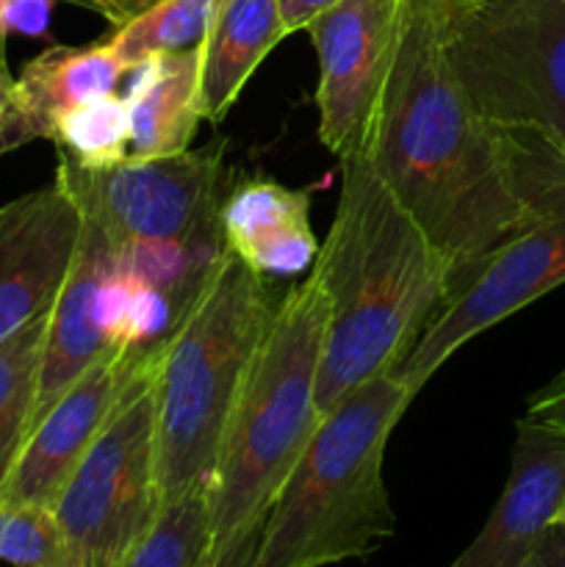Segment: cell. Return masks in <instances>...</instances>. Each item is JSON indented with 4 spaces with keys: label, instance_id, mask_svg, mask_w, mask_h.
Masks as SVG:
<instances>
[{
    "label": "cell",
    "instance_id": "cell-1",
    "mask_svg": "<svg viewBox=\"0 0 565 567\" xmlns=\"http://www.w3.org/2000/svg\"><path fill=\"white\" fill-rule=\"evenodd\" d=\"M360 150L458 275L565 216V166L493 131L454 81L438 0H404L397 59Z\"/></svg>",
    "mask_w": 565,
    "mask_h": 567
},
{
    "label": "cell",
    "instance_id": "cell-2",
    "mask_svg": "<svg viewBox=\"0 0 565 567\" xmlns=\"http://www.w3.org/2000/svg\"><path fill=\"white\" fill-rule=\"evenodd\" d=\"M310 271L327 297L321 419L366 380L399 371L460 277L363 150L341 158L338 208Z\"/></svg>",
    "mask_w": 565,
    "mask_h": 567
},
{
    "label": "cell",
    "instance_id": "cell-3",
    "mask_svg": "<svg viewBox=\"0 0 565 567\" xmlns=\"http://www.w3.org/2000/svg\"><path fill=\"white\" fill-rule=\"evenodd\" d=\"M413 399L391 371L366 380L319 421L266 513L253 567H330L380 551L397 532L382 460Z\"/></svg>",
    "mask_w": 565,
    "mask_h": 567
},
{
    "label": "cell",
    "instance_id": "cell-4",
    "mask_svg": "<svg viewBox=\"0 0 565 567\" xmlns=\"http://www.w3.org/2000/svg\"><path fill=\"white\" fill-rule=\"evenodd\" d=\"M269 280L222 247L170 336L155 343L161 498L208 487L222 435L277 305Z\"/></svg>",
    "mask_w": 565,
    "mask_h": 567
},
{
    "label": "cell",
    "instance_id": "cell-5",
    "mask_svg": "<svg viewBox=\"0 0 565 567\" xmlns=\"http://www.w3.org/2000/svg\"><path fill=\"white\" fill-rule=\"evenodd\" d=\"M325 332L327 297L310 271L277 299L227 419L208 485L210 554L266 518L314 437Z\"/></svg>",
    "mask_w": 565,
    "mask_h": 567
},
{
    "label": "cell",
    "instance_id": "cell-6",
    "mask_svg": "<svg viewBox=\"0 0 565 567\" xmlns=\"http://www.w3.org/2000/svg\"><path fill=\"white\" fill-rule=\"evenodd\" d=\"M441 48L471 109L565 166V0H438Z\"/></svg>",
    "mask_w": 565,
    "mask_h": 567
},
{
    "label": "cell",
    "instance_id": "cell-7",
    "mask_svg": "<svg viewBox=\"0 0 565 567\" xmlns=\"http://www.w3.org/2000/svg\"><path fill=\"white\" fill-rule=\"evenodd\" d=\"M153 354L50 507L66 567H120L164 509Z\"/></svg>",
    "mask_w": 565,
    "mask_h": 567
},
{
    "label": "cell",
    "instance_id": "cell-8",
    "mask_svg": "<svg viewBox=\"0 0 565 567\" xmlns=\"http://www.w3.org/2000/svg\"><path fill=\"white\" fill-rule=\"evenodd\" d=\"M55 183L116 247L183 244L203 252L225 247L219 210L233 188L225 142L175 155L125 158L109 169H81L59 155Z\"/></svg>",
    "mask_w": 565,
    "mask_h": 567
},
{
    "label": "cell",
    "instance_id": "cell-9",
    "mask_svg": "<svg viewBox=\"0 0 565 567\" xmlns=\"http://www.w3.org/2000/svg\"><path fill=\"white\" fill-rule=\"evenodd\" d=\"M565 282V216L541 221L487 255L427 324L399 377L413 396L458 349Z\"/></svg>",
    "mask_w": 565,
    "mask_h": 567
},
{
    "label": "cell",
    "instance_id": "cell-10",
    "mask_svg": "<svg viewBox=\"0 0 565 567\" xmlns=\"http://www.w3.org/2000/svg\"><path fill=\"white\" fill-rule=\"evenodd\" d=\"M402 22L404 0H338L305 28L319 59V138L338 161L360 150L369 133Z\"/></svg>",
    "mask_w": 565,
    "mask_h": 567
},
{
    "label": "cell",
    "instance_id": "cell-11",
    "mask_svg": "<svg viewBox=\"0 0 565 567\" xmlns=\"http://www.w3.org/2000/svg\"><path fill=\"white\" fill-rule=\"evenodd\" d=\"M153 349L114 347L94 360L37 421L0 487V498L53 507L64 482L89 452L138 371L147 365Z\"/></svg>",
    "mask_w": 565,
    "mask_h": 567
},
{
    "label": "cell",
    "instance_id": "cell-12",
    "mask_svg": "<svg viewBox=\"0 0 565 567\" xmlns=\"http://www.w3.org/2000/svg\"><path fill=\"white\" fill-rule=\"evenodd\" d=\"M81 227V208L55 181L0 205V341L53 308Z\"/></svg>",
    "mask_w": 565,
    "mask_h": 567
},
{
    "label": "cell",
    "instance_id": "cell-13",
    "mask_svg": "<svg viewBox=\"0 0 565 567\" xmlns=\"http://www.w3.org/2000/svg\"><path fill=\"white\" fill-rule=\"evenodd\" d=\"M565 502V435L515 421L510 476L480 535L446 567H524Z\"/></svg>",
    "mask_w": 565,
    "mask_h": 567
},
{
    "label": "cell",
    "instance_id": "cell-14",
    "mask_svg": "<svg viewBox=\"0 0 565 567\" xmlns=\"http://www.w3.org/2000/svg\"><path fill=\"white\" fill-rule=\"evenodd\" d=\"M116 264H120V247L105 236L103 227L83 216L72 269L50 308L31 430L94 360L114 349L105 327L103 302L105 286Z\"/></svg>",
    "mask_w": 565,
    "mask_h": 567
},
{
    "label": "cell",
    "instance_id": "cell-15",
    "mask_svg": "<svg viewBox=\"0 0 565 567\" xmlns=\"http://www.w3.org/2000/svg\"><path fill=\"white\" fill-rule=\"evenodd\" d=\"M219 230L225 249L264 277L302 275L319 255L310 192L269 177L233 183L219 210Z\"/></svg>",
    "mask_w": 565,
    "mask_h": 567
},
{
    "label": "cell",
    "instance_id": "cell-16",
    "mask_svg": "<svg viewBox=\"0 0 565 567\" xmlns=\"http://www.w3.org/2000/svg\"><path fill=\"white\" fill-rule=\"evenodd\" d=\"M125 64L105 39L92 44H50L22 66L14 94L0 122V155L22 144L50 138L55 120L94 94L116 92Z\"/></svg>",
    "mask_w": 565,
    "mask_h": 567
},
{
    "label": "cell",
    "instance_id": "cell-17",
    "mask_svg": "<svg viewBox=\"0 0 565 567\" xmlns=\"http://www.w3.org/2000/svg\"><path fill=\"white\" fill-rule=\"evenodd\" d=\"M288 37L280 0H214L197 44L199 114L219 125L266 55Z\"/></svg>",
    "mask_w": 565,
    "mask_h": 567
},
{
    "label": "cell",
    "instance_id": "cell-18",
    "mask_svg": "<svg viewBox=\"0 0 565 567\" xmlns=\"http://www.w3.org/2000/svg\"><path fill=\"white\" fill-rule=\"evenodd\" d=\"M125 75V105L131 116L127 158L175 155L192 147L203 122L197 48L150 55Z\"/></svg>",
    "mask_w": 565,
    "mask_h": 567
},
{
    "label": "cell",
    "instance_id": "cell-19",
    "mask_svg": "<svg viewBox=\"0 0 565 567\" xmlns=\"http://www.w3.org/2000/svg\"><path fill=\"white\" fill-rule=\"evenodd\" d=\"M48 321L50 310L0 341V487L31 432Z\"/></svg>",
    "mask_w": 565,
    "mask_h": 567
},
{
    "label": "cell",
    "instance_id": "cell-20",
    "mask_svg": "<svg viewBox=\"0 0 565 567\" xmlns=\"http://www.w3.org/2000/svg\"><path fill=\"white\" fill-rule=\"evenodd\" d=\"M50 142L55 153L81 169H109L122 164L131 150V116L116 92L94 94L55 120Z\"/></svg>",
    "mask_w": 565,
    "mask_h": 567
},
{
    "label": "cell",
    "instance_id": "cell-21",
    "mask_svg": "<svg viewBox=\"0 0 565 567\" xmlns=\"http://www.w3.org/2000/svg\"><path fill=\"white\" fill-rule=\"evenodd\" d=\"M210 548L208 487H194L164 504L153 529L120 567H203Z\"/></svg>",
    "mask_w": 565,
    "mask_h": 567
},
{
    "label": "cell",
    "instance_id": "cell-22",
    "mask_svg": "<svg viewBox=\"0 0 565 567\" xmlns=\"http://www.w3.org/2000/svg\"><path fill=\"white\" fill-rule=\"evenodd\" d=\"M210 3L214 0H150L136 17L114 28L105 42L125 70L150 55L197 48L208 25Z\"/></svg>",
    "mask_w": 565,
    "mask_h": 567
},
{
    "label": "cell",
    "instance_id": "cell-23",
    "mask_svg": "<svg viewBox=\"0 0 565 567\" xmlns=\"http://www.w3.org/2000/svg\"><path fill=\"white\" fill-rule=\"evenodd\" d=\"M0 563L11 567H66L64 540L53 509L0 498Z\"/></svg>",
    "mask_w": 565,
    "mask_h": 567
},
{
    "label": "cell",
    "instance_id": "cell-24",
    "mask_svg": "<svg viewBox=\"0 0 565 567\" xmlns=\"http://www.w3.org/2000/svg\"><path fill=\"white\" fill-rule=\"evenodd\" d=\"M55 0H0V48L9 37L48 39Z\"/></svg>",
    "mask_w": 565,
    "mask_h": 567
},
{
    "label": "cell",
    "instance_id": "cell-25",
    "mask_svg": "<svg viewBox=\"0 0 565 567\" xmlns=\"http://www.w3.org/2000/svg\"><path fill=\"white\" fill-rule=\"evenodd\" d=\"M524 419L565 435V369L554 380H548L541 391L532 393Z\"/></svg>",
    "mask_w": 565,
    "mask_h": 567
},
{
    "label": "cell",
    "instance_id": "cell-26",
    "mask_svg": "<svg viewBox=\"0 0 565 567\" xmlns=\"http://www.w3.org/2000/svg\"><path fill=\"white\" fill-rule=\"evenodd\" d=\"M260 529H264V520L253 524L249 529H244L236 540H230L227 546H222L219 551L210 554L208 563L203 567H253L255 551H258L260 543Z\"/></svg>",
    "mask_w": 565,
    "mask_h": 567
},
{
    "label": "cell",
    "instance_id": "cell-27",
    "mask_svg": "<svg viewBox=\"0 0 565 567\" xmlns=\"http://www.w3.org/2000/svg\"><path fill=\"white\" fill-rule=\"evenodd\" d=\"M524 567H565V526L552 524Z\"/></svg>",
    "mask_w": 565,
    "mask_h": 567
},
{
    "label": "cell",
    "instance_id": "cell-28",
    "mask_svg": "<svg viewBox=\"0 0 565 567\" xmlns=\"http://www.w3.org/2000/svg\"><path fill=\"white\" fill-rule=\"evenodd\" d=\"M59 3V0H55ZM61 3L81 6V9L94 11V14L103 17L111 28H120L122 22L131 20L138 9H142L144 0H61Z\"/></svg>",
    "mask_w": 565,
    "mask_h": 567
},
{
    "label": "cell",
    "instance_id": "cell-29",
    "mask_svg": "<svg viewBox=\"0 0 565 567\" xmlns=\"http://www.w3.org/2000/svg\"><path fill=\"white\" fill-rule=\"evenodd\" d=\"M332 3H338V0H280L288 37L297 31H305L308 22L314 20V17H319L325 9H330Z\"/></svg>",
    "mask_w": 565,
    "mask_h": 567
},
{
    "label": "cell",
    "instance_id": "cell-30",
    "mask_svg": "<svg viewBox=\"0 0 565 567\" xmlns=\"http://www.w3.org/2000/svg\"><path fill=\"white\" fill-rule=\"evenodd\" d=\"M14 81L9 64H6V53H0V122L6 120V111L11 105V94H14Z\"/></svg>",
    "mask_w": 565,
    "mask_h": 567
},
{
    "label": "cell",
    "instance_id": "cell-31",
    "mask_svg": "<svg viewBox=\"0 0 565 567\" xmlns=\"http://www.w3.org/2000/svg\"><path fill=\"white\" fill-rule=\"evenodd\" d=\"M554 524H563L565 526V502H563V507H559V513H557V518H554Z\"/></svg>",
    "mask_w": 565,
    "mask_h": 567
},
{
    "label": "cell",
    "instance_id": "cell-32",
    "mask_svg": "<svg viewBox=\"0 0 565 567\" xmlns=\"http://www.w3.org/2000/svg\"><path fill=\"white\" fill-rule=\"evenodd\" d=\"M0 53H6V48H0Z\"/></svg>",
    "mask_w": 565,
    "mask_h": 567
}]
</instances>
